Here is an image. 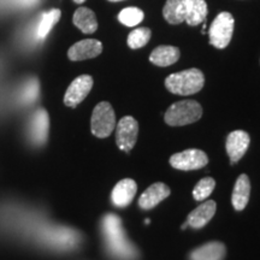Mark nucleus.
<instances>
[{
  "label": "nucleus",
  "mask_w": 260,
  "mask_h": 260,
  "mask_svg": "<svg viewBox=\"0 0 260 260\" xmlns=\"http://www.w3.org/2000/svg\"><path fill=\"white\" fill-rule=\"evenodd\" d=\"M104 233L107 252L116 260H135L138 258L135 247L126 241L121 226V219L113 214L106 216L104 219Z\"/></svg>",
  "instance_id": "nucleus-1"
},
{
  "label": "nucleus",
  "mask_w": 260,
  "mask_h": 260,
  "mask_svg": "<svg viewBox=\"0 0 260 260\" xmlns=\"http://www.w3.org/2000/svg\"><path fill=\"white\" fill-rule=\"evenodd\" d=\"M205 84V76L199 69H188L171 74L165 80V87L178 95H191L200 92Z\"/></svg>",
  "instance_id": "nucleus-2"
},
{
  "label": "nucleus",
  "mask_w": 260,
  "mask_h": 260,
  "mask_svg": "<svg viewBox=\"0 0 260 260\" xmlns=\"http://www.w3.org/2000/svg\"><path fill=\"white\" fill-rule=\"evenodd\" d=\"M203 116V107L194 100H182L169 107L165 112V122L171 126H182L199 121Z\"/></svg>",
  "instance_id": "nucleus-3"
},
{
  "label": "nucleus",
  "mask_w": 260,
  "mask_h": 260,
  "mask_svg": "<svg viewBox=\"0 0 260 260\" xmlns=\"http://www.w3.org/2000/svg\"><path fill=\"white\" fill-rule=\"evenodd\" d=\"M235 19L230 12H220L211 23L209 35L210 44L216 48L223 50L230 44L234 32Z\"/></svg>",
  "instance_id": "nucleus-4"
},
{
  "label": "nucleus",
  "mask_w": 260,
  "mask_h": 260,
  "mask_svg": "<svg viewBox=\"0 0 260 260\" xmlns=\"http://www.w3.org/2000/svg\"><path fill=\"white\" fill-rule=\"evenodd\" d=\"M90 128L93 134L99 139H105L111 135L116 128V116L111 104L106 102L98 104L93 111Z\"/></svg>",
  "instance_id": "nucleus-5"
},
{
  "label": "nucleus",
  "mask_w": 260,
  "mask_h": 260,
  "mask_svg": "<svg viewBox=\"0 0 260 260\" xmlns=\"http://www.w3.org/2000/svg\"><path fill=\"white\" fill-rule=\"evenodd\" d=\"M48 119L47 112L44 109H39L29 118L27 126V138L29 144L34 147H41L46 144L48 138Z\"/></svg>",
  "instance_id": "nucleus-6"
},
{
  "label": "nucleus",
  "mask_w": 260,
  "mask_h": 260,
  "mask_svg": "<svg viewBox=\"0 0 260 260\" xmlns=\"http://www.w3.org/2000/svg\"><path fill=\"white\" fill-rule=\"evenodd\" d=\"M139 124L132 116L123 117L116 128V144L119 149L128 153L138 141Z\"/></svg>",
  "instance_id": "nucleus-7"
},
{
  "label": "nucleus",
  "mask_w": 260,
  "mask_h": 260,
  "mask_svg": "<svg viewBox=\"0 0 260 260\" xmlns=\"http://www.w3.org/2000/svg\"><path fill=\"white\" fill-rule=\"evenodd\" d=\"M207 162H209V158L206 153L195 148L176 153L170 158L171 167L183 171L198 170V169L206 167Z\"/></svg>",
  "instance_id": "nucleus-8"
},
{
  "label": "nucleus",
  "mask_w": 260,
  "mask_h": 260,
  "mask_svg": "<svg viewBox=\"0 0 260 260\" xmlns=\"http://www.w3.org/2000/svg\"><path fill=\"white\" fill-rule=\"evenodd\" d=\"M93 87V79L89 75H82L76 77L69 87L64 95V104L68 107H76L82 103L88 95Z\"/></svg>",
  "instance_id": "nucleus-9"
},
{
  "label": "nucleus",
  "mask_w": 260,
  "mask_h": 260,
  "mask_svg": "<svg viewBox=\"0 0 260 260\" xmlns=\"http://www.w3.org/2000/svg\"><path fill=\"white\" fill-rule=\"evenodd\" d=\"M103 52V44L95 39H86L73 45L68 51L70 60L79 61L95 58Z\"/></svg>",
  "instance_id": "nucleus-10"
},
{
  "label": "nucleus",
  "mask_w": 260,
  "mask_h": 260,
  "mask_svg": "<svg viewBox=\"0 0 260 260\" xmlns=\"http://www.w3.org/2000/svg\"><path fill=\"white\" fill-rule=\"evenodd\" d=\"M249 142H251V138L243 130H235L228 135L225 147L232 164H235L245 155Z\"/></svg>",
  "instance_id": "nucleus-11"
},
{
  "label": "nucleus",
  "mask_w": 260,
  "mask_h": 260,
  "mask_svg": "<svg viewBox=\"0 0 260 260\" xmlns=\"http://www.w3.org/2000/svg\"><path fill=\"white\" fill-rule=\"evenodd\" d=\"M170 195V188L167 184L158 183L152 184L142 193L139 199V205L142 210H151Z\"/></svg>",
  "instance_id": "nucleus-12"
},
{
  "label": "nucleus",
  "mask_w": 260,
  "mask_h": 260,
  "mask_svg": "<svg viewBox=\"0 0 260 260\" xmlns=\"http://www.w3.org/2000/svg\"><path fill=\"white\" fill-rule=\"evenodd\" d=\"M136 190H138V186L134 180L124 178V180L119 181L113 188L111 194L113 205L117 207H122V209L126 207L134 199Z\"/></svg>",
  "instance_id": "nucleus-13"
},
{
  "label": "nucleus",
  "mask_w": 260,
  "mask_h": 260,
  "mask_svg": "<svg viewBox=\"0 0 260 260\" xmlns=\"http://www.w3.org/2000/svg\"><path fill=\"white\" fill-rule=\"evenodd\" d=\"M193 0H167L162 16L170 24H180L184 22L186 15Z\"/></svg>",
  "instance_id": "nucleus-14"
},
{
  "label": "nucleus",
  "mask_w": 260,
  "mask_h": 260,
  "mask_svg": "<svg viewBox=\"0 0 260 260\" xmlns=\"http://www.w3.org/2000/svg\"><path fill=\"white\" fill-rule=\"evenodd\" d=\"M217 205L213 200H207L200 206H198L194 211H191L187 218V224L194 229H200L206 225L207 223L212 219V217L216 213Z\"/></svg>",
  "instance_id": "nucleus-15"
},
{
  "label": "nucleus",
  "mask_w": 260,
  "mask_h": 260,
  "mask_svg": "<svg viewBox=\"0 0 260 260\" xmlns=\"http://www.w3.org/2000/svg\"><path fill=\"white\" fill-rule=\"evenodd\" d=\"M249 195H251V182L247 175H240L239 178L236 180L235 187L233 190L232 203L234 209L236 211L245 210L249 200Z\"/></svg>",
  "instance_id": "nucleus-16"
},
{
  "label": "nucleus",
  "mask_w": 260,
  "mask_h": 260,
  "mask_svg": "<svg viewBox=\"0 0 260 260\" xmlns=\"http://www.w3.org/2000/svg\"><path fill=\"white\" fill-rule=\"evenodd\" d=\"M225 246L220 242H209L191 252L190 260H223Z\"/></svg>",
  "instance_id": "nucleus-17"
},
{
  "label": "nucleus",
  "mask_w": 260,
  "mask_h": 260,
  "mask_svg": "<svg viewBox=\"0 0 260 260\" xmlns=\"http://www.w3.org/2000/svg\"><path fill=\"white\" fill-rule=\"evenodd\" d=\"M74 24L84 34H93L98 29L96 16L88 8H80L75 11L73 17Z\"/></svg>",
  "instance_id": "nucleus-18"
},
{
  "label": "nucleus",
  "mask_w": 260,
  "mask_h": 260,
  "mask_svg": "<svg viewBox=\"0 0 260 260\" xmlns=\"http://www.w3.org/2000/svg\"><path fill=\"white\" fill-rule=\"evenodd\" d=\"M180 58V50L174 46H159L154 48L149 60L158 67H169L175 64Z\"/></svg>",
  "instance_id": "nucleus-19"
},
{
  "label": "nucleus",
  "mask_w": 260,
  "mask_h": 260,
  "mask_svg": "<svg viewBox=\"0 0 260 260\" xmlns=\"http://www.w3.org/2000/svg\"><path fill=\"white\" fill-rule=\"evenodd\" d=\"M61 12L58 9H52L48 11L42 12L39 18V23L37 25V38L40 40H45L52 28L58 23V21L60 19Z\"/></svg>",
  "instance_id": "nucleus-20"
},
{
  "label": "nucleus",
  "mask_w": 260,
  "mask_h": 260,
  "mask_svg": "<svg viewBox=\"0 0 260 260\" xmlns=\"http://www.w3.org/2000/svg\"><path fill=\"white\" fill-rule=\"evenodd\" d=\"M207 12H209V10H207V3L205 0H193L184 21L191 27L199 25L206 19Z\"/></svg>",
  "instance_id": "nucleus-21"
},
{
  "label": "nucleus",
  "mask_w": 260,
  "mask_h": 260,
  "mask_svg": "<svg viewBox=\"0 0 260 260\" xmlns=\"http://www.w3.org/2000/svg\"><path fill=\"white\" fill-rule=\"evenodd\" d=\"M151 29L148 28H138L134 29L126 39V44L132 50H138L147 45V42L151 39Z\"/></svg>",
  "instance_id": "nucleus-22"
},
{
  "label": "nucleus",
  "mask_w": 260,
  "mask_h": 260,
  "mask_svg": "<svg viewBox=\"0 0 260 260\" xmlns=\"http://www.w3.org/2000/svg\"><path fill=\"white\" fill-rule=\"evenodd\" d=\"M145 17L144 11L139 8H125L118 15V21L126 27H136Z\"/></svg>",
  "instance_id": "nucleus-23"
},
{
  "label": "nucleus",
  "mask_w": 260,
  "mask_h": 260,
  "mask_svg": "<svg viewBox=\"0 0 260 260\" xmlns=\"http://www.w3.org/2000/svg\"><path fill=\"white\" fill-rule=\"evenodd\" d=\"M39 95V82L37 79H30L25 82L21 88V93H19V102L22 104L34 103L38 99Z\"/></svg>",
  "instance_id": "nucleus-24"
},
{
  "label": "nucleus",
  "mask_w": 260,
  "mask_h": 260,
  "mask_svg": "<svg viewBox=\"0 0 260 260\" xmlns=\"http://www.w3.org/2000/svg\"><path fill=\"white\" fill-rule=\"evenodd\" d=\"M216 187V182L212 177H205L198 182L193 190V197L197 201H204L210 197Z\"/></svg>",
  "instance_id": "nucleus-25"
},
{
  "label": "nucleus",
  "mask_w": 260,
  "mask_h": 260,
  "mask_svg": "<svg viewBox=\"0 0 260 260\" xmlns=\"http://www.w3.org/2000/svg\"><path fill=\"white\" fill-rule=\"evenodd\" d=\"M74 2L76 3V4H82V3L86 2V0H74Z\"/></svg>",
  "instance_id": "nucleus-26"
},
{
  "label": "nucleus",
  "mask_w": 260,
  "mask_h": 260,
  "mask_svg": "<svg viewBox=\"0 0 260 260\" xmlns=\"http://www.w3.org/2000/svg\"><path fill=\"white\" fill-rule=\"evenodd\" d=\"M187 226H188V224H187V222H186V223H184V224H183V225H182V229H186V228H187Z\"/></svg>",
  "instance_id": "nucleus-27"
},
{
  "label": "nucleus",
  "mask_w": 260,
  "mask_h": 260,
  "mask_svg": "<svg viewBox=\"0 0 260 260\" xmlns=\"http://www.w3.org/2000/svg\"><path fill=\"white\" fill-rule=\"evenodd\" d=\"M109 2H113V3H116V2H122V0H109Z\"/></svg>",
  "instance_id": "nucleus-28"
}]
</instances>
